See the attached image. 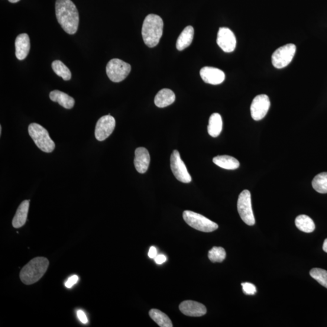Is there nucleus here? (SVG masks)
Listing matches in <instances>:
<instances>
[{"label":"nucleus","mask_w":327,"mask_h":327,"mask_svg":"<svg viewBox=\"0 0 327 327\" xmlns=\"http://www.w3.org/2000/svg\"><path fill=\"white\" fill-rule=\"evenodd\" d=\"M56 14L58 22L66 33H76L79 26V13L71 0H57Z\"/></svg>","instance_id":"obj_1"},{"label":"nucleus","mask_w":327,"mask_h":327,"mask_svg":"<svg viewBox=\"0 0 327 327\" xmlns=\"http://www.w3.org/2000/svg\"><path fill=\"white\" fill-rule=\"evenodd\" d=\"M163 27V20L160 16L150 14L145 17L142 24V36L148 47H154L160 43Z\"/></svg>","instance_id":"obj_2"},{"label":"nucleus","mask_w":327,"mask_h":327,"mask_svg":"<svg viewBox=\"0 0 327 327\" xmlns=\"http://www.w3.org/2000/svg\"><path fill=\"white\" fill-rule=\"evenodd\" d=\"M49 261L44 257H37L22 268L19 277L22 283L31 285L37 283L46 273Z\"/></svg>","instance_id":"obj_3"},{"label":"nucleus","mask_w":327,"mask_h":327,"mask_svg":"<svg viewBox=\"0 0 327 327\" xmlns=\"http://www.w3.org/2000/svg\"><path fill=\"white\" fill-rule=\"evenodd\" d=\"M28 132L35 144L41 150L46 153H51L54 151L56 144L43 126L37 123H32L29 125Z\"/></svg>","instance_id":"obj_4"},{"label":"nucleus","mask_w":327,"mask_h":327,"mask_svg":"<svg viewBox=\"0 0 327 327\" xmlns=\"http://www.w3.org/2000/svg\"><path fill=\"white\" fill-rule=\"evenodd\" d=\"M183 218L187 224L192 228L203 232H212L218 229V225L211 220L189 210L183 213Z\"/></svg>","instance_id":"obj_5"},{"label":"nucleus","mask_w":327,"mask_h":327,"mask_svg":"<svg viewBox=\"0 0 327 327\" xmlns=\"http://www.w3.org/2000/svg\"><path fill=\"white\" fill-rule=\"evenodd\" d=\"M131 71L130 64L124 61L114 58L109 61L106 66V73L113 82L119 83L125 80Z\"/></svg>","instance_id":"obj_6"},{"label":"nucleus","mask_w":327,"mask_h":327,"mask_svg":"<svg viewBox=\"0 0 327 327\" xmlns=\"http://www.w3.org/2000/svg\"><path fill=\"white\" fill-rule=\"evenodd\" d=\"M238 211L241 218L246 224L254 225L255 219L251 206V194L248 190H244L239 195L238 200Z\"/></svg>","instance_id":"obj_7"},{"label":"nucleus","mask_w":327,"mask_h":327,"mask_svg":"<svg viewBox=\"0 0 327 327\" xmlns=\"http://www.w3.org/2000/svg\"><path fill=\"white\" fill-rule=\"evenodd\" d=\"M296 47L293 44H288L278 48L272 55V64L277 69L287 67L292 61L296 54Z\"/></svg>","instance_id":"obj_8"},{"label":"nucleus","mask_w":327,"mask_h":327,"mask_svg":"<svg viewBox=\"0 0 327 327\" xmlns=\"http://www.w3.org/2000/svg\"><path fill=\"white\" fill-rule=\"evenodd\" d=\"M171 170L178 181L184 183H189L192 181L187 168L181 160L179 152L174 150L170 157Z\"/></svg>","instance_id":"obj_9"},{"label":"nucleus","mask_w":327,"mask_h":327,"mask_svg":"<svg viewBox=\"0 0 327 327\" xmlns=\"http://www.w3.org/2000/svg\"><path fill=\"white\" fill-rule=\"evenodd\" d=\"M115 124V118L110 114L100 118L95 127V135L96 140L99 141L106 140L114 131Z\"/></svg>","instance_id":"obj_10"},{"label":"nucleus","mask_w":327,"mask_h":327,"mask_svg":"<svg viewBox=\"0 0 327 327\" xmlns=\"http://www.w3.org/2000/svg\"><path fill=\"white\" fill-rule=\"evenodd\" d=\"M270 101L266 95H259L253 100L250 107L251 115L255 121L263 119L269 110Z\"/></svg>","instance_id":"obj_11"},{"label":"nucleus","mask_w":327,"mask_h":327,"mask_svg":"<svg viewBox=\"0 0 327 327\" xmlns=\"http://www.w3.org/2000/svg\"><path fill=\"white\" fill-rule=\"evenodd\" d=\"M217 44L225 53H232L234 51L236 46V39L234 32L227 28H219Z\"/></svg>","instance_id":"obj_12"},{"label":"nucleus","mask_w":327,"mask_h":327,"mask_svg":"<svg viewBox=\"0 0 327 327\" xmlns=\"http://www.w3.org/2000/svg\"><path fill=\"white\" fill-rule=\"evenodd\" d=\"M200 76L205 83L213 85L221 84L225 80L222 70L212 67H205L200 70Z\"/></svg>","instance_id":"obj_13"},{"label":"nucleus","mask_w":327,"mask_h":327,"mask_svg":"<svg viewBox=\"0 0 327 327\" xmlns=\"http://www.w3.org/2000/svg\"><path fill=\"white\" fill-rule=\"evenodd\" d=\"M180 310L184 315L192 317H200L205 315L206 307L203 304L193 300H185L181 303Z\"/></svg>","instance_id":"obj_14"},{"label":"nucleus","mask_w":327,"mask_h":327,"mask_svg":"<svg viewBox=\"0 0 327 327\" xmlns=\"http://www.w3.org/2000/svg\"><path fill=\"white\" fill-rule=\"evenodd\" d=\"M150 161V154L146 148L139 147L135 152L134 164L136 170L140 173H144L148 170Z\"/></svg>","instance_id":"obj_15"},{"label":"nucleus","mask_w":327,"mask_h":327,"mask_svg":"<svg viewBox=\"0 0 327 327\" xmlns=\"http://www.w3.org/2000/svg\"><path fill=\"white\" fill-rule=\"evenodd\" d=\"M30 38L27 34H21L15 40V55L19 60H23L30 51Z\"/></svg>","instance_id":"obj_16"},{"label":"nucleus","mask_w":327,"mask_h":327,"mask_svg":"<svg viewBox=\"0 0 327 327\" xmlns=\"http://www.w3.org/2000/svg\"><path fill=\"white\" fill-rule=\"evenodd\" d=\"M29 208V200H25L21 203L12 220L14 228H20L27 222Z\"/></svg>","instance_id":"obj_17"},{"label":"nucleus","mask_w":327,"mask_h":327,"mask_svg":"<svg viewBox=\"0 0 327 327\" xmlns=\"http://www.w3.org/2000/svg\"><path fill=\"white\" fill-rule=\"evenodd\" d=\"M50 99L54 102H57L64 108L71 109L75 105V99L68 95L67 93L55 90L49 94Z\"/></svg>","instance_id":"obj_18"},{"label":"nucleus","mask_w":327,"mask_h":327,"mask_svg":"<svg viewBox=\"0 0 327 327\" xmlns=\"http://www.w3.org/2000/svg\"><path fill=\"white\" fill-rule=\"evenodd\" d=\"M175 101V95L172 90L163 89L157 94L155 98V104L158 108H166Z\"/></svg>","instance_id":"obj_19"},{"label":"nucleus","mask_w":327,"mask_h":327,"mask_svg":"<svg viewBox=\"0 0 327 327\" xmlns=\"http://www.w3.org/2000/svg\"><path fill=\"white\" fill-rule=\"evenodd\" d=\"M194 36V29L191 26L184 29L177 41V48L181 51L189 47L192 43Z\"/></svg>","instance_id":"obj_20"},{"label":"nucleus","mask_w":327,"mask_h":327,"mask_svg":"<svg viewBox=\"0 0 327 327\" xmlns=\"http://www.w3.org/2000/svg\"><path fill=\"white\" fill-rule=\"evenodd\" d=\"M213 162L216 166L227 170H235L240 165L236 158L228 155H221L213 158Z\"/></svg>","instance_id":"obj_21"},{"label":"nucleus","mask_w":327,"mask_h":327,"mask_svg":"<svg viewBox=\"0 0 327 327\" xmlns=\"http://www.w3.org/2000/svg\"><path fill=\"white\" fill-rule=\"evenodd\" d=\"M207 129H208L209 134L213 138L218 137L221 134L222 129V120L221 116L219 113H213L210 116Z\"/></svg>","instance_id":"obj_22"},{"label":"nucleus","mask_w":327,"mask_h":327,"mask_svg":"<svg viewBox=\"0 0 327 327\" xmlns=\"http://www.w3.org/2000/svg\"><path fill=\"white\" fill-rule=\"evenodd\" d=\"M295 224L299 231L305 233H312L315 230V222L309 216L301 215L295 219Z\"/></svg>","instance_id":"obj_23"},{"label":"nucleus","mask_w":327,"mask_h":327,"mask_svg":"<svg viewBox=\"0 0 327 327\" xmlns=\"http://www.w3.org/2000/svg\"><path fill=\"white\" fill-rule=\"evenodd\" d=\"M150 318L161 327H172L173 324L168 316L158 309H152L149 312Z\"/></svg>","instance_id":"obj_24"},{"label":"nucleus","mask_w":327,"mask_h":327,"mask_svg":"<svg viewBox=\"0 0 327 327\" xmlns=\"http://www.w3.org/2000/svg\"><path fill=\"white\" fill-rule=\"evenodd\" d=\"M52 67L54 71V72L57 74L64 80L69 81L72 78V73L70 70L62 61L60 60H56L53 61L52 63Z\"/></svg>","instance_id":"obj_25"},{"label":"nucleus","mask_w":327,"mask_h":327,"mask_svg":"<svg viewBox=\"0 0 327 327\" xmlns=\"http://www.w3.org/2000/svg\"><path fill=\"white\" fill-rule=\"evenodd\" d=\"M312 186L318 193H327V172L317 174L313 180Z\"/></svg>","instance_id":"obj_26"},{"label":"nucleus","mask_w":327,"mask_h":327,"mask_svg":"<svg viewBox=\"0 0 327 327\" xmlns=\"http://www.w3.org/2000/svg\"><path fill=\"white\" fill-rule=\"evenodd\" d=\"M310 276L318 283L327 289V271L321 268H313L310 271Z\"/></svg>","instance_id":"obj_27"},{"label":"nucleus","mask_w":327,"mask_h":327,"mask_svg":"<svg viewBox=\"0 0 327 327\" xmlns=\"http://www.w3.org/2000/svg\"><path fill=\"white\" fill-rule=\"evenodd\" d=\"M208 257L212 262H222L225 260L226 252L222 247H214L209 251Z\"/></svg>","instance_id":"obj_28"},{"label":"nucleus","mask_w":327,"mask_h":327,"mask_svg":"<svg viewBox=\"0 0 327 327\" xmlns=\"http://www.w3.org/2000/svg\"><path fill=\"white\" fill-rule=\"evenodd\" d=\"M244 293L247 295H254L257 293V288L254 284L249 283H244L241 284Z\"/></svg>","instance_id":"obj_29"},{"label":"nucleus","mask_w":327,"mask_h":327,"mask_svg":"<svg viewBox=\"0 0 327 327\" xmlns=\"http://www.w3.org/2000/svg\"><path fill=\"white\" fill-rule=\"evenodd\" d=\"M78 281H79V277L77 275H73V276H71L69 278L65 284V286L67 288L72 287L73 285H75Z\"/></svg>","instance_id":"obj_30"},{"label":"nucleus","mask_w":327,"mask_h":327,"mask_svg":"<svg viewBox=\"0 0 327 327\" xmlns=\"http://www.w3.org/2000/svg\"><path fill=\"white\" fill-rule=\"evenodd\" d=\"M77 316L80 321L84 323V324H86V323L88 322V319L87 318L86 314L84 313L82 310L78 311Z\"/></svg>","instance_id":"obj_31"},{"label":"nucleus","mask_w":327,"mask_h":327,"mask_svg":"<svg viewBox=\"0 0 327 327\" xmlns=\"http://www.w3.org/2000/svg\"><path fill=\"white\" fill-rule=\"evenodd\" d=\"M155 261L157 264H162L167 261L166 256L164 255H157V257L154 258Z\"/></svg>","instance_id":"obj_32"},{"label":"nucleus","mask_w":327,"mask_h":327,"mask_svg":"<svg viewBox=\"0 0 327 327\" xmlns=\"http://www.w3.org/2000/svg\"><path fill=\"white\" fill-rule=\"evenodd\" d=\"M157 248L155 247H151L149 249V251L148 253V257L152 259H154L157 256Z\"/></svg>","instance_id":"obj_33"},{"label":"nucleus","mask_w":327,"mask_h":327,"mask_svg":"<svg viewBox=\"0 0 327 327\" xmlns=\"http://www.w3.org/2000/svg\"><path fill=\"white\" fill-rule=\"evenodd\" d=\"M323 250L327 253V238L325 239L323 244Z\"/></svg>","instance_id":"obj_34"},{"label":"nucleus","mask_w":327,"mask_h":327,"mask_svg":"<svg viewBox=\"0 0 327 327\" xmlns=\"http://www.w3.org/2000/svg\"><path fill=\"white\" fill-rule=\"evenodd\" d=\"M8 1L12 3H15L20 1V0H8Z\"/></svg>","instance_id":"obj_35"},{"label":"nucleus","mask_w":327,"mask_h":327,"mask_svg":"<svg viewBox=\"0 0 327 327\" xmlns=\"http://www.w3.org/2000/svg\"><path fill=\"white\" fill-rule=\"evenodd\" d=\"M2 125H1V126H0V135H2Z\"/></svg>","instance_id":"obj_36"}]
</instances>
